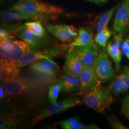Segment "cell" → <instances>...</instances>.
Here are the masks:
<instances>
[{"mask_svg":"<svg viewBox=\"0 0 129 129\" xmlns=\"http://www.w3.org/2000/svg\"><path fill=\"white\" fill-rule=\"evenodd\" d=\"M98 83L84 96L85 105L96 112L102 113L112 102V90L109 87H102Z\"/></svg>","mask_w":129,"mask_h":129,"instance_id":"cell-1","label":"cell"},{"mask_svg":"<svg viewBox=\"0 0 129 129\" xmlns=\"http://www.w3.org/2000/svg\"><path fill=\"white\" fill-rule=\"evenodd\" d=\"M34 47L24 41L6 40L0 41V59L3 61H16L33 51Z\"/></svg>","mask_w":129,"mask_h":129,"instance_id":"cell-2","label":"cell"},{"mask_svg":"<svg viewBox=\"0 0 129 129\" xmlns=\"http://www.w3.org/2000/svg\"><path fill=\"white\" fill-rule=\"evenodd\" d=\"M13 8L28 13L40 14H57L64 12V10L60 6L49 4L39 0L35 1L19 2L13 5Z\"/></svg>","mask_w":129,"mask_h":129,"instance_id":"cell-3","label":"cell"},{"mask_svg":"<svg viewBox=\"0 0 129 129\" xmlns=\"http://www.w3.org/2000/svg\"><path fill=\"white\" fill-rule=\"evenodd\" d=\"M81 102L80 100L75 98H69L58 102L54 103L51 105L48 106L46 109L42 111L39 115L37 116L32 121V123L33 124H36L44 118L63 112L69 108L81 105Z\"/></svg>","mask_w":129,"mask_h":129,"instance_id":"cell-4","label":"cell"},{"mask_svg":"<svg viewBox=\"0 0 129 129\" xmlns=\"http://www.w3.org/2000/svg\"><path fill=\"white\" fill-rule=\"evenodd\" d=\"M93 67L102 83H105L114 78V68L105 50H102L99 53Z\"/></svg>","mask_w":129,"mask_h":129,"instance_id":"cell-5","label":"cell"},{"mask_svg":"<svg viewBox=\"0 0 129 129\" xmlns=\"http://www.w3.org/2000/svg\"><path fill=\"white\" fill-rule=\"evenodd\" d=\"M48 16L47 14L28 13L12 7V9H7L1 13V19L3 22L26 20L41 22L46 20Z\"/></svg>","mask_w":129,"mask_h":129,"instance_id":"cell-6","label":"cell"},{"mask_svg":"<svg viewBox=\"0 0 129 129\" xmlns=\"http://www.w3.org/2000/svg\"><path fill=\"white\" fill-rule=\"evenodd\" d=\"M113 28L118 34L124 33L129 29V0H125L117 10Z\"/></svg>","mask_w":129,"mask_h":129,"instance_id":"cell-7","label":"cell"},{"mask_svg":"<svg viewBox=\"0 0 129 129\" xmlns=\"http://www.w3.org/2000/svg\"><path fill=\"white\" fill-rule=\"evenodd\" d=\"M46 28L49 32L63 42H71L78 35L73 26L62 24H47Z\"/></svg>","mask_w":129,"mask_h":129,"instance_id":"cell-8","label":"cell"},{"mask_svg":"<svg viewBox=\"0 0 129 129\" xmlns=\"http://www.w3.org/2000/svg\"><path fill=\"white\" fill-rule=\"evenodd\" d=\"M74 49L80 56L84 65L86 67H93L99 55L98 53L100 50L99 47L93 43L84 46L77 47Z\"/></svg>","mask_w":129,"mask_h":129,"instance_id":"cell-9","label":"cell"},{"mask_svg":"<svg viewBox=\"0 0 129 129\" xmlns=\"http://www.w3.org/2000/svg\"><path fill=\"white\" fill-rule=\"evenodd\" d=\"M65 59L64 71L66 74L80 76L84 65L74 48L66 56Z\"/></svg>","mask_w":129,"mask_h":129,"instance_id":"cell-10","label":"cell"},{"mask_svg":"<svg viewBox=\"0 0 129 129\" xmlns=\"http://www.w3.org/2000/svg\"><path fill=\"white\" fill-rule=\"evenodd\" d=\"M122 36L121 34L115 35L112 41L109 42L106 47V51L108 53L109 56L112 58L115 64L116 71L120 69L121 61L122 59V50H121V42Z\"/></svg>","mask_w":129,"mask_h":129,"instance_id":"cell-11","label":"cell"},{"mask_svg":"<svg viewBox=\"0 0 129 129\" xmlns=\"http://www.w3.org/2000/svg\"><path fill=\"white\" fill-rule=\"evenodd\" d=\"M80 78L81 83V90L84 92L93 89L98 83L101 82L93 67L84 66L80 75Z\"/></svg>","mask_w":129,"mask_h":129,"instance_id":"cell-12","label":"cell"},{"mask_svg":"<svg viewBox=\"0 0 129 129\" xmlns=\"http://www.w3.org/2000/svg\"><path fill=\"white\" fill-rule=\"evenodd\" d=\"M112 92L120 95L129 91V67H124L110 85Z\"/></svg>","mask_w":129,"mask_h":129,"instance_id":"cell-13","label":"cell"},{"mask_svg":"<svg viewBox=\"0 0 129 129\" xmlns=\"http://www.w3.org/2000/svg\"><path fill=\"white\" fill-rule=\"evenodd\" d=\"M9 96H19L25 92L29 88L28 84L22 79L16 78L3 81L1 84Z\"/></svg>","mask_w":129,"mask_h":129,"instance_id":"cell-14","label":"cell"},{"mask_svg":"<svg viewBox=\"0 0 129 129\" xmlns=\"http://www.w3.org/2000/svg\"><path fill=\"white\" fill-rule=\"evenodd\" d=\"M30 68L32 70L48 75H54L59 72V67L53 60L41 59L32 63Z\"/></svg>","mask_w":129,"mask_h":129,"instance_id":"cell-15","label":"cell"},{"mask_svg":"<svg viewBox=\"0 0 129 129\" xmlns=\"http://www.w3.org/2000/svg\"><path fill=\"white\" fill-rule=\"evenodd\" d=\"M59 80L62 84V91L63 93L75 92L81 89V83L80 76L66 74L63 75Z\"/></svg>","mask_w":129,"mask_h":129,"instance_id":"cell-16","label":"cell"},{"mask_svg":"<svg viewBox=\"0 0 129 129\" xmlns=\"http://www.w3.org/2000/svg\"><path fill=\"white\" fill-rule=\"evenodd\" d=\"M20 69L16 61H3L1 60L0 64V77L2 81L12 80L17 77Z\"/></svg>","mask_w":129,"mask_h":129,"instance_id":"cell-17","label":"cell"},{"mask_svg":"<svg viewBox=\"0 0 129 129\" xmlns=\"http://www.w3.org/2000/svg\"><path fill=\"white\" fill-rule=\"evenodd\" d=\"M50 55L48 53L46 52H41V51H35L34 50L30 51V53L25 54L23 57H22L19 60H16V64L19 69L28 65L29 64L32 63L35 61L41 59H47V60H51L50 57Z\"/></svg>","mask_w":129,"mask_h":129,"instance_id":"cell-18","label":"cell"},{"mask_svg":"<svg viewBox=\"0 0 129 129\" xmlns=\"http://www.w3.org/2000/svg\"><path fill=\"white\" fill-rule=\"evenodd\" d=\"M93 42L92 32L89 28H81L79 30L78 35L73 40L71 46L81 47L92 44Z\"/></svg>","mask_w":129,"mask_h":129,"instance_id":"cell-19","label":"cell"},{"mask_svg":"<svg viewBox=\"0 0 129 129\" xmlns=\"http://www.w3.org/2000/svg\"><path fill=\"white\" fill-rule=\"evenodd\" d=\"M18 33L19 37L21 39L30 44L34 48H36L40 45V40L39 37L29 29L25 25L19 26Z\"/></svg>","mask_w":129,"mask_h":129,"instance_id":"cell-20","label":"cell"},{"mask_svg":"<svg viewBox=\"0 0 129 129\" xmlns=\"http://www.w3.org/2000/svg\"><path fill=\"white\" fill-rule=\"evenodd\" d=\"M60 124L63 128L64 129H98L99 128V127L96 125H85L82 124L78 120V117L71 118L61 121L59 122Z\"/></svg>","mask_w":129,"mask_h":129,"instance_id":"cell-21","label":"cell"},{"mask_svg":"<svg viewBox=\"0 0 129 129\" xmlns=\"http://www.w3.org/2000/svg\"><path fill=\"white\" fill-rule=\"evenodd\" d=\"M116 7L112 8L109 10L105 13L100 17L97 26V34H99L105 29L108 28V24L110 21L112 14L115 11Z\"/></svg>","mask_w":129,"mask_h":129,"instance_id":"cell-22","label":"cell"},{"mask_svg":"<svg viewBox=\"0 0 129 129\" xmlns=\"http://www.w3.org/2000/svg\"><path fill=\"white\" fill-rule=\"evenodd\" d=\"M24 25L40 38L45 37L46 30L39 21L26 22Z\"/></svg>","mask_w":129,"mask_h":129,"instance_id":"cell-23","label":"cell"},{"mask_svg":"<svg viewBox=\"0 0 129 129\" xmlns=\"http://www.w3.org/2000/svg\"><path fill=\"white\" fill-rule=\"evenodd\" d=\"M16 125V117L12 114L1 115L0 118V128H12Z\"/></svg>","mask_w":129,"mask_h":129,"instance_id":"cell-24","label":"cell"},{"mask_svg":"<svg viewBox=\"0 0 129 129\" xmlns=\"http://www.w3.org/2000/svg\"><path fill=\"white\" fill-rule=\"evenodd\" d=\"M62 90V84L60 81L59 80L56 83L51 85L48 92V99L52 104L57 102L59 93Z\"/></svg>","mask_w":129,"mask_h":129,"instance_id":"cell-25","label":"cell"},{"mask_svg":"<svg viewBox=\"0 0 129 129\" xmlns=\"http://www.w3.org/2000/svg\"><path fill=\"white\" fill-rule=\"evenodd\" d=\"M112 32L109 30L108 29H105L102 31L99 34H97V35L95 37V42L102 47H105L107 46V43L111 35Z\"/></svg>","mask_w":129,"mask_h":129,"instance_id":"cell-26","label":"cell"},{"mask_svg":"<svg viewBox=\"0 0 129 129\" xmlns=\"http://www.w3.org/2000/svg\"><path fill=\"white\" fill-rule=\"evenodd\" d=\"M107 119L110 124L111 126L113 128H118V129H125L127 127H125L124 125H122L121 123L118 119L115 116L111 115L107 117Z\"/></svg>","mask_w":129,"mask_h":129,"instance_id":"cell-27","label":"cell"},{"mask_svg":"<svg viewBox=\"0 0 129 129\" xmlns=\"http://www.w3.org/2000/svg\"><path fill=\"white\" fill-rule=\"evenodd\" d=\"M14 38L12 32L9 29L1 27L0 29V41L12 40Z\"/></svg>","mask_w":129,"mask_h":129,"instance_id":"cell-28","label":"cell"},{"mask_svg":"<svg viewBox=\"0 0 129 129\" xmlns=\"http://www.w3.org/2000/svg\"><path fill=\"white\" fill-rule=\"evenodd\" d=\"M121 111L124 115L129 114V94L122 99Z\"/></svg>","mask_w":129,"mask_h":129,"instance_id":"cell-29","label":"cell"},{"mask_svg":"<svg viewBox=\"0 0 129 129\" xmlns=\"http://www.w3.org/2000/svg\"><path fill=\"white\" fill-rule=\"evenodd\" d=\"M122 51L125 56L129 59V42L127 41L126 40L125 41L123 42L121 46Z\"/></svg>","mask_w":129,"mask_h":129,"instance_id":"cell-30","label":"cell"},{"mask_svg":"<svg viewBox=\"0 0 129 129\" xmlns=\"http://www.w3.org/2000/svg\"><path fill=\"white\" fill-rule=\"evenodd\" d=\"M6 94H7V93H6V90H5L4 87L2 85H1V87H0V99H4Z\"/></svg>","mask_w":129,"mask_h":129,"instance_id":"cell-31","label":"cell"},{"mask_svg":"<svg viewBox=\"0 0 129 129\" xmlns=\"http://www.w3.org/2000/svg\"><path fill=\"white\" fill-rule=\"evenodd\" d=\"M88 1L94 3L96 4H101V3H104L106 2L108 0H88Z\"/></svg>","mask_w":129,"mask_h":129,"instance_id":"cell-32","label":"cell"},{"mask_svg":"<svg viewBox=\"0 0 129 129\" xmlns=\"http://www.w3.org/2000/svg\"><path fill=\"white\" fill-rule=\"evenodd\" d=\"M20 2H26V1H35L37 0H19Z\"/></svg>","mask_w":129,"mask_h":129,"instance_id":"cell-33","label":"cell"},{"mask_svg":"<svg viewBox=\"0 0 129 129\" xmlns=\"http://www.w3.org/2000/svg\"><path fill=\"white\" fill-rule=\"evenodd\" d=\"M125 116V117H127V118H128V120H129V114H125V115H124Z\"/></svg>","mask_w":129,"mask_h":129,"instance_id":"cell-34","label":"cell"},{"mask_svg":"<svg viewBox=\"0 0 129 129\" xmlns=\"http://www.w3.org/2000/svg\"><path fill=\"white\" fill-rule=\"evenodd\" d=\"M127 40V41H128V42H129V39H127V40Z\"/></svg>","mask_w":129,"mask_h":129,"instance_id":"cell-35","label":"cell"}]
</instances>
